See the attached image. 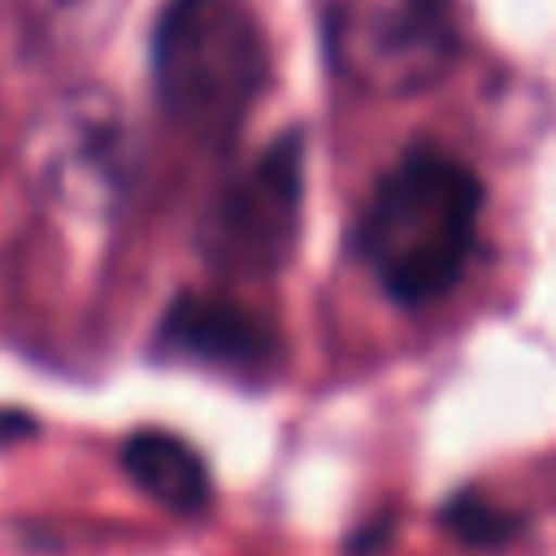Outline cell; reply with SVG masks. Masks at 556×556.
Segmentation results:
<instances>
[{
  "mask_svg": "<svg viewBox=\"0 0 556 556\" xmlns=\"http://www.w3.org/2000/svg\"><path fill=\"white\" fill-rule=\"evenodd\" d=\"M478 174L460 156L421 143L369 187L352 226V252L395 304L421 308L460 282L478 248Z\"/></svg>",
  "mask_w": 556,
  "mask_h": 556,
  "instance_id": "6da1fadb",
  "label": "cell"
},
{
  "mask_svg": "<svg viewBox=\"0 0 556 556\" xmlns=\"http://www.w3.org/2000/svg\"><path fill=\"white\" fill-rule=\"evenodd\" d=\"M269 78V43L248 0H165L152 26L161 109L191 139H230Z\"/></svg>",
  "mask_w": 556,
  "mask_h": 556,
  "instance_id": "7a4b0ae2",
  "label": "cell"
},
{
  "mask_svg": "<svg viewBox=\"0 0 556 556\" xmlns=\"http://www.w3.org/2000/svg\"><path fill=\"white\" fill-rule=\"evenodd\" d=\"M321 35L334 74L382 100L434 87L456 56L452 0H321Z\"/></svg>",
  "mask_w": 556,
  "mask_h": 556,
  "instance_id": "3957f363",
  "label": "cell"
},
{
  "mask_svg": "<svg viewBox=\"0 0 556 556\" xmlns=\"http://www.w3.org/2000/svg\"><path fill=\"white\" fill-rule=\"evenodd\" d=\"M304 222V139L291 130L261 148L208 204L200 248L230 278L278 274Z\"/></svg>",
  "mask_w": 556,
  "mask_h": 556,
  "instance_id": "277c9868",
  "label": "cell"
},
{
  "mask_svg": "<svg viewBox=\"0 0 556 556\" xmlns=\"http://www.w3.org/2000/svg\"><path fill=\"white\" fill-rule=\"evenodd\" d=\"M156 348L208 369L226 374H269L278 365L282 339L274 321H265L256 308H248L235 295L222 291H182L169 300L161 326H156Z\"/></svg>",
  "mask_w": 556,
  "mask_h": 556,
  "instance_id": "5b68a950",
  "label": "cell"
},
{
  "mask_svg": "<svg viewBox=\"0 0 556 556\" xmlns=\"http://www.w3.org/2000/svg\"><path fill=\"white\" fill-rule=\"evenodd\" d=\"M122 469L143 495H152L169 513H200L213 500L204 456L169 430H135L122 443Z\"/></svg>",
  "mask_w": 556,
  "mask_h": 556,
  "instance_id": "8992f818",
  "label": "cell"
},
{
  "mask_svg": "<svg viewBox=\"0 0 556 556\" xmlns=\"http://www.w3.org/2000/svg\"><path fill=\"white\" fill-rule=\"evenodd\" d=\"M439 526L460 543V547H473V552H495V547H508L526 521L508 508H500L495 500L478 495V491H456L443 500L439 508Z\"/></svg>",
  "mask_w": 556,
  "mask_h": 556,
  "instance_id": "52a82bcc",
  "label": "cell"
},
{
  "mask_svg": "<svg viewBox=\"0 0 556 556\" xmlns=\"http://www.w3.org/2000/svg\"><path fill=\"white\" fill-rule=\"evenodd\" d=\"M35 434V417L22 413V408H0V452L13 447L17 439H30Z\"/></svg>",
  "mask_w": 556,
  "mask_h": 556,
  "instance_id": "ba28073f",
  "label": "cell"
},
{
  "mask_svg": "<svg viewBox=\"0 0 556 556\" xmlns=\"http://www.w3.org/2000/svg\"><path fill=\"white\" fill-rule=\"evenodd\" d=\"M387 534H391V521H374V526H365V530H356L352 539H348V552L352 556H374L378 547H387Z\"/></svg>",
  "mask_w": 556,
  "mask_h": 556,
  "instance_id": "9c48e42d",
  "label": "cell"
}]
</instances>
